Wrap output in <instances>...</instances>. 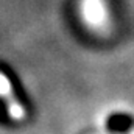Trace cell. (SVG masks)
<instances>
[{
  "label": "cell",
  "instance_id": "1",
  "mask_svg": "<svg viewBox=\"0 0 134 134\" xmlns=\"http://www.w3.org/2000/svg\"><path fill=\"white\" fill-rule=\"evenodd\" d=\"M28 119V106L11 76L0 69V130L19 126Z\"/></svg>",
  "mask_w": 134,
  "mask_h": 134
}]
</instances>
